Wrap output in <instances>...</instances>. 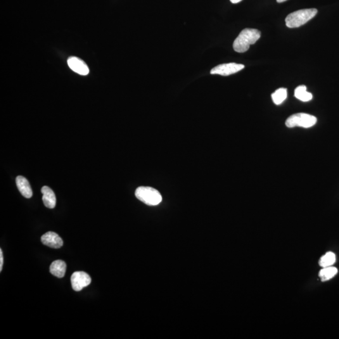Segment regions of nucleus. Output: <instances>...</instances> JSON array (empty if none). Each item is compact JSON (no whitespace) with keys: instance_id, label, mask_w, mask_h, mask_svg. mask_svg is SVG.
Here are the masks:
<instances>
[{"instance_id":"nucleus-11","label":"nucleus","mask_w":339,"mask_h":339,"mask_svg":"<svg viewBox=\"0 0 339 339\" xmlns=\"http://www.w3.org/2000/svg\"><path fill=\"white\" fill-rule=\"evenodd\" d=\"M66 269L67 265L64 261L56 260L50 267V272L58 278H61L65 276Z\"/></svg>"},{"instance_id":"nucleus-12","label":"nucleus","mask_w":339,"mask_h":339,"mask_svg":"<svg viewBox=\"0 0 339 339\" xmlns=\"http://www.w3.org/2000/svg\"><path fill=\"white\" fill-rule=\"evenodd\" d=\"M295 96L296 98L303 102H308L312 100L313 96L310 92H307V87L300 86L295 90Z\"/></svg>"},{"instance_id":"nucleus-10","label":"nucleus","mask_w":339,"mask_h":339,"mask_svg":"<svg viewBox=\"0 0 339 339\" xmlns=\"http://www.w3.org/2000/svg\"><path fill=\"white\" fill-rule=\"evenodd\" d=\"M41 192L43 194L42 201L44 205L49 208H54L56 205V197L54 191L47 186L42 187Z\"/></svg>"},{"instance_id":"nucleus-13","label":"nucleus","mask_w":339,"mask_h":339,"mask_svg":"<svg viewBox=\"0 0 339 339\" xmlns=\"http://www.w3.org/2000/svg\"><path fill=\"white\" fill-rule=\"evenodd\" d=\"M338 272V270L335 267H326L320 271L319 277L322 281H326L334 278Z\"/></svg>"},{"instance_id":"nucleus-1","label":"nucleus","mask_w":339,"mask_h":339,"mask_svg":"<svg viewBox=\"0 0 339 339\" xmlns=\"http://www.w3.org/2000/svg\"><path fill=\"white\" fill-rule=\"evenodd\" d=\"M261 32L254 28H246L239 34L234 40L233 49L239 53H243L248 51L251 45H253L260 39Z\"/></svg>"},{"instance_id":"nucleus-18","label":"nucleus","mask_w":339,"mask_h":339,"mask_svg":"<svg viewBox=\"0 0 339 339\" xmlns=\"http://www.w3.org/2000/svg\"><path fill=\"white\" fill-rule=\"evenodd\" d=\"M276 1L278 3H283V2L287 1V0H276Z\"/></svg>"},{"instance_id":"nucleus-16","label":"nucleus","mask_w":339,"mask_h":339,"mask_svg":"<svg viewBox=\"0 0 339 339\" xmlns=\"http://www.w3.org/2000/svg\"><path fill=\"white\" fill-rule=\"evenodd\" d=\"M3 251L2 250H0V271H2V269H3Z\"/></svg>"},{"instance_id":"nucleus-14","label":"nucleus","mask_w":339,"mask_h":339,"mask_svg":"<svg viewBox=\"0 0 339 339\" xmlns=\"http://www.w3.org/2000/svg\"><path fill=\"white\" fill-rule=\"evenodd\" d=\"M272 101L276 105H279L287 98V89L279 88L271 95Z\"/></svg>"},{"instance_id":"nucleus-5","label":"nucleus","mask_w":339,"mask_h":339,"mask_svg":"<svg viewBox=\"0 0 339 339\" xmlns=\"http://www.w3.org/2000/svg\"><path fill=\"white\" fill-rule=\"evenodd\" d=\"M91 283L89 275L84 271H75L71 276V284L73 290L79 291Z\"/></svg>"},{"instance_id":"nucleus-9","label":"nucleus","mask_w":339,"mask_h":339,"mask_svg":"<svg viewBox=\"0 0 339 339\" xmlns=\"http://www.w3.org/2000/svg\"><path fill=\"white\" fill-rule=\"evenodd\" d=\"M16 184L19 191L25 198L30 199L33 195L32 190L31 188L28 180L23 176H18L16 178Z\"/></svg>"},{"instance_id":"nucleus-6","label":"nucleus","mask_w":339,"mask_h":339,"mask_svg":"<svg viewBox=\"0 0 339 339\" xmlns=\"http://www.w3.org/2000/svg\"><path fill=\"white\" fill-rule=\"evenodd\" d=\"M245 66L236 63L224 64L216 66L210 70L211 74H218L222 76H228L243 69Z\"/></svg>"},{"instance_id":"nucleus-15","label":"nucleus","mask_w":339,"mask_h":339,"mask_svg":"<svg viewBox=\"0 0 339 339\" xmlns=\"http://www.w3.org/2000/svg\"><path fill=\"white\" fill-rule=\"evenodd\" d=\"M336 257L333 252H328L324 255L319 261L320 266L326 268L333 266L336 263Z\"/></svg>"},{"instance_id":"nucleus-7","label":"nucleus","mask_w":339,"mask_h":339,"mask_svg":"<svg viewBox=\"0 0 339 339\" xmlns=\"http://www.w3.org/2000/svg\"><path fill=\"white\" fill-rule=\"evenodd\" d=\"M68 67L73 72L81 75L89 74V68L85 62L76 57H70L68 60Z\"/></svg>"},{"instance_id":"nucleus-2","label":"nucleus","mask_w":339,"mask_h":339,"mask_svg":"<svg viewBox=\"0 0 339 339\" xmlns=\"http://www.w3.org/2000/svg\"><path fill=\"white\" fill-rule=\"evenodd\" d=\"M318 12L315 8L300 9L290 14L285 19L288 28H298L305 25L314 17Z\"/></svg>"},{"instance_id":"nucleus-17","label":"nucleus","mask_w":339,"mask_h":339,"mask_svg":"<svg viewBox=\"0 0 339 339\" xmlns=\"http://www.w3.org/2000/svg\"><path fill=\"white\" fill-rule=\"evenodd\" d=\"M232 3L236 4L241 2L242 0H230Z\"/></svg>"},{"instance_id":"nucleus-8","label":"nucleus","mask_w":339,"mask_h":339,"mask_svg":"<svg viewBox=\"0 0 339 339\" xmlns=\"http://www.w3.org/2000/svg\"><path fill=\"white\" fill-rule=\"evenodd\" d=\"M42 243L50 248L58 249L63 246V240L58 234L54 232H48L41 238Z\"/></svg>"},{"instance_id":"nucleus-4","label":"nucleus","mask_w":339,"mask_h":339,"mask_svg":"<svg viewBox=\"0 0 339 339\" xmlns=\"http://www.w3.org/2000/svg\"><path fill=\"white\" fill-rule=\"evenodd\" d=\"M317 119L315 116L306 113H297L290 116L286 121L288 128L302 127L309 129L316 124Z\"/></svg>"},{"instance_id":"nucleus-3","label":"nucleus","mask_w":339,"mask_h":339,"mask_svg":"<svg viewBox=\"0 0 339 339\" xmlns=\"http://www.w3.org/2000/svg\"><path fill=\"white\" fill-rule=\"evenodd\" d=\"M135 196L148 205H157L162 201V197L157 190L150 187H138L135 191Z\"/></svg>"}]
</instances>
